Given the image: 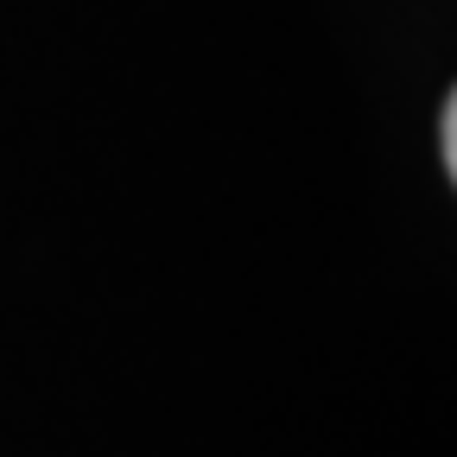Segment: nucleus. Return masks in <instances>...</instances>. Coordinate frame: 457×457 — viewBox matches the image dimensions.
Returning <instances> with one entry per match:
<instances>
[{
	"mask_svg": "<svg viewBox=\"0 0 457 457\" xmlns=\"http://www.w3.org/2000/svg\"><path fill=\"white\" fill-rule=\"evenodd\" d=\"M457 165V102H445V171Z\"/></svg>",
	"mask_w": 457,
	"mask_h": 457,
	"instance_id": "f257e3e1",
	"label": "nucleus"
}]
</instances>
